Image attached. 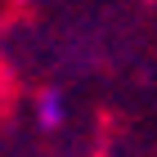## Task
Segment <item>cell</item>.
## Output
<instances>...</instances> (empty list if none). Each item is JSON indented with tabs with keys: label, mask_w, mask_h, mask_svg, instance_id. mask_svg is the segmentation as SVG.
Segmentation results:
<instances>
[{
	"label": "cell",
	"mask_w": 157,
	"mask_h": 157,
	"mask_svg": "<svg viewBox=\"0 0 157 157\" xmlns=\"http://www.w3.org/2000/svg\"><path fill=\"white\" fill-rule=\"evenodd\" d=\"M59 121H63V99L54 94V90H49V94L40 99V126H45V130H54Z\"/></svg>",
	"instance_id": "cell-1"
}]
</instances>
